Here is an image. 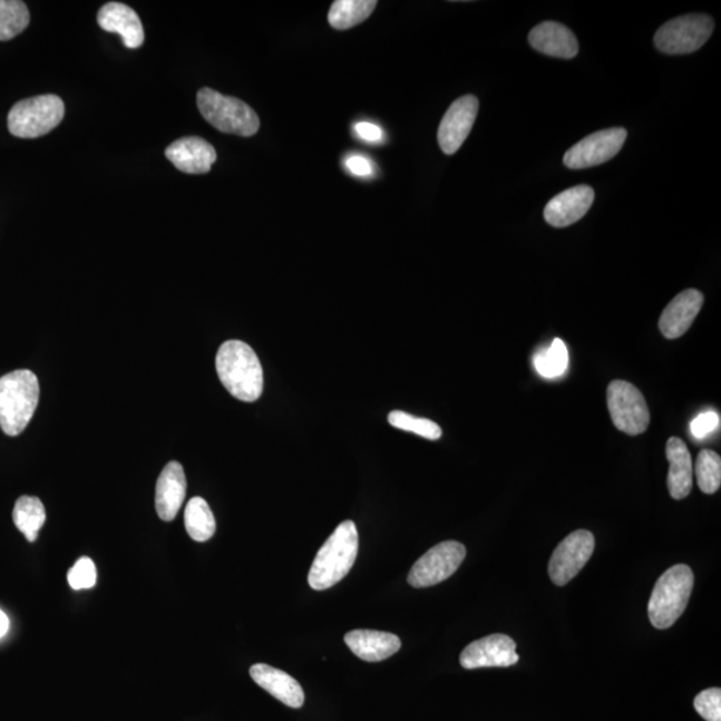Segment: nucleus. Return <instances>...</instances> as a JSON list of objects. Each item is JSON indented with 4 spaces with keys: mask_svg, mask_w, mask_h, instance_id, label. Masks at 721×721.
Segmentation results:
<instances>
[{
    "mask_svg": "<svg viewBox=\"0 0 721 721\" xmlns=\"http://www.w3.org/2000/svg\"><path fill=\"white\" fill-rule=\"evenodd\" d=\"M215 368L221 382L235 399L244 402L260 399L264 390V370L247 343L237 340L222 343Z\"/></svg>",
    "mask_w": 721,
    "mask_h": 721,
    "instance_id": "nucleus-1",
    "label": "nucleus"
},
{
    "mask_svg": "<svg viewBox=\"0 0 721 721\" xmlns=\"http://www.w3.org/2000/svg\"><path fill=\"white\" fill-rule=\"evenodd\" d=\"M357 554H359V532L353 522H343L316 552L309 572L310 586L315 591L332 588L353 568Z\"/></svg>",
    "mask_w": 721,
    "mask_h": 721,
    "instance_id": "nucleus-2",
    "label": "nucleus"
},
{
    "mask_svg": "<svg viewBox=\"0 0 721 721\" xmlns=\"http://www.w3.org/2000/svg\"><path fill=\"white\" fill-rule=\"evenodd\" d=\"M38 377L29 369L0 377V429L17 437L29 427L39 403Z\"/></svg>",
    "mask_w": 721,
    "mask_h": 721,
    "instance_id": "nucleus-3",
    "label": "nucleus"
},
{
    "mask_svg": "<svg viewBox=\"0 0 721 721\" xmlns=\"http://www.w3.org/2000/svg\"><path fill=\"white\" fill-rule=\"evenodd\" d=\"M693 572L678 564L665 572L652 591L649 604L650 622L657 630L670 629L683 615L693 590Z\"/></svg>",
    "mask_w": 721,
    "mask_h": 721,
    "instance_id": "nucleus-4",
    "label": "nucleus"
},
{
    "mask_svg": "<svg viewBox=\"0 0 721 721\" xmlns=\"http://www.w3.org/2000/svg\"><path fill=\"white\" fill-rule=\"evenodd\" d=\"M198 109L215 129L240 137H253L260 130V118L244 100L222 96L213 89H201L197 94Z\"/></svg>",
    "mask_w": 721,
    "mask_h": 721,
    "instance_id": "nucleus-5",
    "label": "nucleus"
},
{
    "mask_svg": "<svg viewBox=\"0 0 721 721\" xmlns=\"http://www.w3.org/2000/svg\"><path fill=\"white\" fill-rule=\"evenodd\" d=\"M64 117V100L53 94H46L20 100L12 107L7 123L13 137L32 139L56 129Z\"/></svg>",
    "mask_w": 721,
    "mask_h": 721,
    "instance_id": "nucleus-6",
    "label": "nucleus"
},
{
    "mask_svg": "<svg viewBox=\"0 0 721 721\" xmlns=\"http://www.w3.org/2000/svg\"><path fill=\"white\" fill-rule=\"evenodd\" d=\"M713 19L705 13H690L666 22L656 32L655 46L670 56L695 52L713 32Z\"/></svg>",
    "mask_w": 721,
    "mask_h": 721,
    "instance_id": "nucleus-7",
    "label": "nucleus"
},
{
    "mask_svg": "<svg viewBox=\"0 0 721 721\" xmlns=\"http://www.w3.org/2000/svg\"><path fill=\"white\" fill-rule=\"evenodd\" d=\"M606 403L613 423L622 432L637 436L649 429L650 408L643 393L632 383L623 380L612 381L606 390Z\"/></svg>",
    "mask_w": 721,
    "mask_h": 721,
    "instance_id": "nucleus-8",
    "label": "nucleus"
},
{
    "mask_svg": "<svg viewBox=\"0 0 721 721\" xmlns=\"http://www.w3.org/2000/svg\"><path fill=\"white\" fill-rule=\"evenodd\" d=\"M465 556H467V549L461 543L437 544L415 563L409 572L408 583L415 588H428L440 584L460 568Z\"/></svg>",
    "mask_w": 721,
    "mask_h": 721,
    "instance_id": "nucleus-9",
    "label": "nucleus"
},
{
    "mask_svg": "<svg viewBox=\"0 0 721 721\" xmlns=\"http://www.w3.org/2000/svg\"><path fill=\"white\" fill-rule=\"evenodd\" d=\"M626 134L623 127L593 133L565 153L564 165L574 170L603 165L622 150Z\"/></svg>",
    "mask_w": 721,
    "mask_h": 721,
    "instance_id": "nucleus-10",
    "label": "nucleus"
},
{
    "mask_svg": "<svg viewBox=\"0 0 721 721\" xmlns=\"http://www.w3.org/2000/svg\"><path fill=\"white\" fill-rule=\"evenodd\" d=\"M595 551V536L579 529L558 544L549 562V576L558 586L568 584L585 567Z\"/></svg>",
    "mask_w": 721,
    "mask_h": 721,
    "instance_id": "nucleus-11",
    "label": "nucleus"
},
{
    "mask_svg": "<svg viewBox=\"0 0 721 721\" xmlns=\"http://www.w3.org/2000/svg\"><path fill=\"white\" fill-rule=\"evenodd\" d=\"M520 656L516 652V643L507 635H490L476 640L465 649L460 663L465 670L490 669V666L516 665Z\"/></svg>",
    "mask_w": 721,
    "mask_h": 721,
    "instance_id": "nucleus-12",
    "label": "nucleus"
},
{
    "mask_svg": "<svg viewBox=\"0 0 721 721\" xmlns=\"http://www.w3.org/2000/svg\"><path fill=\"white\" fill-rule=\"evenodd\" d=\"M478 113V99L465 96L455 100L438 127V145L447 155H454L468 138Z\"/></svg>",
    "mask_w": 721,
    "mask_h": 721,
    "instance_id": "nucleus-13",
    "label": "nucleus"
},
{
    "mask_svg": "<svg viewBox=\"0 0 721 721\" xmlns=\"http://www.w3.org/2000/svg\"><path fill=\"white\" fill-rule=\"evenodd\" d=\"M595 199V192L586 185L568 188L552 198L544 208V218L551 226L567 227L582 220Z\"/></svg>",
    "mask_w": 721,
    "mask_h": 721,
    "instance_id": "nucleus-14",
    "label": "nucleus"
},
{
    "mask_svg": "<svg viewBox=\"0 0 721 721\" xmlns=\"http://www.w3.org/2000/svg\"><path fill=\"white\" fill-rule=\"evenodd\" d=\"M703 303L704 295L699 290H684L663 310L659 321L660 332L669 340L684 335L695 322Z\"/></svg>",
    "mask_w": 721,
    "mask_h": 721,
    "instance_id": "nucleus-15",
    "label": "nucleus"
},
{
    "mask_svg": "<svg viewBox=\"0 0 721 721\" xmlns=\"http://www.w3.org/2000/svg\"><path fill=\"white\" fill-rule=\"evenodd\" d=\"M187 481L184 467L177 461L166 465L155 489V509L160 520L170 523L185 501Z\"/></svg>",
    "mask_w": 721,
    "mask_h": 721,
    "instance_id": "nucleus-16",
    "label": "nucleus"
},
{
    "mask_svg": "<svg viewBox=\"0 0 721 721\" xmlns=\"http://www.w3.org/2000/svg\"><path fill=\"white\" fill-rule=\"evenodd\" d=\"M166 158L187 174H206L217 160L215 148L199 137H185L175 140L166 148Z\"/></svg>",
    "mask_w": 721,
    "mask_h": 721,
    "instance_id": "nucleus-17",
    "label": "nucleus"
},
{
    "mask_svg": "<svg viewBox=\"0 0 721 721\" xmlns=\"http://www.w3.org/2000/svg\"><path fill=\"white\" fill-rule=\"evenodd\" d=\"M103 30L119 33L127 49H138L145 42L144 25L130 6L110 2L98 12Z\"/></svg>",
    "mask_w": 721,
    "mask_h": 721,
    "instance_id": "nucleus-18",
    "label": "nucleus"
},
{
    "mask_svg": "<svg viewBox=\"0 0 721 721\" xmlns=\"http://www.w3.org/2000/svg\"><path fill=\"white\" fill-rule=\"evenodd\" d=\"M345 643L350 651L363 662L377 663L396 655L401 649V640L393 633L355 630L347 633Z\"/></svg>",
    "mask_w": 721,
    "mask_h": 721,
    "instance_id": "nucleus-19",
    "label": "nucleus"
},
{
    "mask_svg": "<svg viewBox=\"0 0 721 721\" xmlns=\"http://www.w3.org/2000/svg\"><path fill=\"white\" fill-rule=\"evenodd\" d=\"M251 676L261 689L290 709H301L305 702V693L300 683L284 671L267 664H255L251 669Z\"/></svg>",
    "mask_w": 721,
    "mask_h": 721,
    "instance_id": "nucleus-20",
    "label": "nucleus"
},
{
    "mask_svg": "<svg viewBox=\"0 0 721 721\" xmlns=\"http://www.w3.org/2000/svg\"><path fill=\"white\" fill-rule=\"evenodd\" d=\"M529 43L545 56L572 59L578 53L575 33L568 27L557 22H544L529 33Z\"/></svg>",
    "mask_w": 721,
    "mask_h": 721,
    "instance_id": "nucleus-21",
    "label": "nucleus"
},
{
    "mask_svg": "<svg viewBox=\"0 0 721 721\" xmlns=\"http://www.w3.org/2000/svg\"><path fill=\"white\" fill-rule=\"evenodd\" d=\"M666 458L670 462L669 490L672 498L683 500L691 494L693 485V462L689 448L679 437L666 442Z\"/></svg>",
    "mask_w": 721,
    "mask_h": 721,
    "instance_id": "nucleus-22",
    "label": "nucleus"
},
{
    "mask_svg": "<svg viewBox=\"0 0 721 721\" xmlns=\"http://www.w3.org/2000/svg\"><path fill=\"white\" fill-rule=\"evenodd\" d=\"M13 524L30 543L37 542L39 530L46 523V509L38 497L18 498L12 511Z\"/></svg>",
    "mask_w": 721,
    "mask_h": 721,
    "instance_id": "nucleus-23",
    "label": "nucleus"
},
{
    "mask_svg": "<svg viewBox=\"0 0 721 721\" xmlns=\"http://www.w3.org/2000/svg\"><path fill=\"white\" fill-rule=\"evenodd\" d=\"M376 0H337L328 20L335 30H349L367 20L377 7Z\"/></svg>",
    "mask_w": 721,
    "mask_h": 721,
    "instance_id": "nucleus-24",
    "label": "nucleus"
},
{
    "mask_svg": "<svg viewBox=\"0 0 721 721\" xmlns=\"http://www.w3.org/2000/svg\"><path fill=\"white\" fill-rule=\"evenodd\" d=\"M185 528L194 542L205 543L215 534V518L202 497H193L185 509Z\"/></svg>",
    "mask_w": 721,
    "mask_h": 721,
    "instance_id": "nucleus-25",
    "label": "nucleus"
},
{
    "mask_svg": "<svg viewBox=\"0 0 721 721\" xmlns=\"http://www.w3.org/2000/svg\"><path fill=\"white\" fill-rule=\"evenodd\" d=\"M30 12L20 0H0V40H11L27 29Z\"/></svg>",
    "mask_w": 721,
    "mask_h": 721,
    "instance_id": "nucleus-26",
    "label": "nucleus"
},
{
    "mask_svg": "<svg viewBox=\"0 0 721 721\" xmlns=\"http://www.w3.org/2000/svg\"><path fill=\"white\" fill-rule=\"evenodd\" d=\"M568 349L561 339H556L548 349H544L535 355L536 370L545 379L561 377L568 369Z\"/></svg>",
    "mask_w": 721,
    "mask_h": 721,
    "instance_id": "nucleus-27",
    "label": "nucleus"
},
{
    "mask_svg": "<svg viewBox=\"0 0 721 721\" xmlns=\"http://www.w3.org/2000/svg\"><path fill=\"white\" fill-rule=\"evenodd\" d=\"M696 480L699 488L707 495L717 494L721 485V458L715 451H700L696 460Z\"/></svg>",
    "mask_w": 721,
    "mask_h": 721,
    "instance_id": "nucleus-28",
    "label": "nucleus"
},
{
    "mask_svg": "<svg viewBox=\"0 0 721 721\" xmlns=\"http://www.w3.org/2000/svg\"><path fill=\"white\" fill-rule=\"evenodd\" d=\"M388 420L393 428L428 438V440L436 441L442 435L441 428L435 421L420 419V417L402 412V410L390 412Z\"/></svg>",
    "mask_w": 721,
    "mask_h": 721,
    "instance_id": "nucleus-29",
    "label": "nucleus"
},
{
    "mask_svg": "<svg viewBox=\"0 0 721 721\" xmlns=\"http://www.w3.org/2000/svg\"><path fill=\"white\" fill-rule=\"evenodd\" d=\"M72 590H90L97 584V568L96 564L89 557L79 558L67 575Z\"/></svg>",
    "mask_w": 721,
    "mask_h": 721,
    "instance_id": "nucleus-30",
    "label": "nucleus"
},
{
    "mask_svg": "<svg viewBox=\"0 0 721 721\" xmlns=\"http://www.w3.org/2000/svg\"><path fill=\"white\" fill-rule=\"evenodd\" d=\"M699 715L707 721H721V690L710 689L700 692L693 702Z\"/></svg>",
    "mask_w": 721,
    "mask_h": 721,
    "instance_id": "nucleus-31",
    "label": "nucleus"
},
{
    "mask_svg": "<svg viewBox=\"0 0 721 721\" xmlns=\"http://www.w3.org/2000/svg\"><path fill=\"white\" fill-rule=\"evenodd\" d=\"M720 426V416L717 412L699 415L691 423L692 435L696 438H704L717 430Z\"/></svg>",
    "mask_w": 721,
    "mask_h": 721,
    "instance_id": "nucleus-32",
    "label": "nucleus"
},
{
    "mask_svg": "<svg viewBox=\"0 0 721 721\" xmlns=\"http://www.w3.org/2000/svg\"><path fill=\"white\" fill-rule=\"evenodd\" d=\"M345 166L355 177L367 178L373 175V164L362 155H350L345 160Z\"/></svg>",
    "mask_w": 721,
    "mask_h": 721,
    "instance_id": "nucleus-33",
    "label": "nucleus"
},
{
    "mask_svg": "<svg viewBox=\"0 0 721 721\" xmlns=\"http://www.w3.org/2000/svg\"><path fill=\"white\" fill-rule=\"evenodd\" d=\"M357 137L366 140L368 144H381L383 131L380 126L370 123H359L354 126Z\"/></svg>",
    "mask_w": 721,
    "mask_h": 721,
    "instance_id": "nucleus-34",
    "label": "nucleus"
},
{
    "mask_svg": "<svg viewBox=\"0 0 721 721\" xmlns=\"http://www.w3.org/2000/svg\"><path fill=\"white\" fill-rule=\"evenodd\" d=\"M9 618H7L6 613L0 610V639H2L7 631H9Z\"/></svg>",
    "mask_w": 721,
    "mask_h": 721,
    "instance_id": "nucleus-35",
    "label": "nucleus"
}]
</instances>
